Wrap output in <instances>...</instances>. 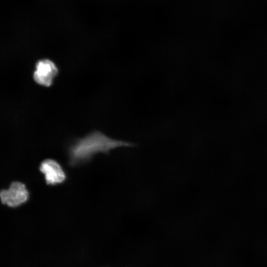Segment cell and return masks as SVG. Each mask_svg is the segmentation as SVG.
<instances>
[{"label":"cell","mask_w":267,"mask_h":267,"mask_svg":"<svg viewBox=\"0 0 267 267\" xmlns=\"http://www.w3.org/2000/svg\"><path fill=\"white\" fill-rule=\"evenodd\" d=\"M134 144L113 139L94 131L85 136L74 140L68 147V164L76 167L87 163L96 154H108L110 150L121 147H132Z\"/></svg>","instance_id":"6da1fadb"},{"label":"cell","mask_w":267,"mask_h":267,"mask_svg":"<svg viewBox=\"0 0 267 267\" xmlns=\"http://www.w3.org/2000/svg\"><path fill=\"white\" fill-rule=\"evenodd\" d=\"M0 196L2 204L15 208L28 202L30 193L24 183L13 181L8 189H2L0 190Z\"/></svg>","instance_id":"7a4b0ae2"},{"label":"cell","mask_w":267,"mask_h":267,"mask_svg":"<svg viewBox=\"0 0 267 267\" xmlns=\"http://www.w3.org/2000/svg\"><path fill=\"white\" fill-rule=\"evenodd\" d=\"M39 171L44 175L45 183L48 185H56L63 183L67 179V175L61 165L56 160L46 159L42 161Z\"/></svg>","instance_id":"3957f363"},{"label":"cell","mask_w":267,"mask_h":267,"mask_svg":"<svg viewBox=\"0 0 267 267\" xmlns=\"http://www.w3.org/2000/svg\"><path fill=\"white\" fill-rule=\"evenodd\" d=\"M57 74L58 69L55 64L49 59H44L36 63L33 77L38 84L49 87Z\"/></svg>","instance_id":"277c9868"}]
</instances>
